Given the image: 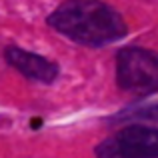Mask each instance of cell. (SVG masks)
Returning a JSON list of instances; mask_svg holds the SVG:
<instances>
[{
    "label": "cell",
    "mask_w": 158,
    "mask_h": 158,
    "mask_svg": "<svg viewBox=\"0 0 158 158\" xmlns=\"http://www.w3.org/2000/svg\"><path fill=\"white\" fill-rule=\"evenodd\" d=\"M96 158H158V128H124L98 144Z\"/></svg>",
    "instance_id": "3957f363"
},
{
    "label": "cell",
    "mask_w": 158,
    "mask_h": 158,
    "mask_svg": "<svg viewBox=\"0 0 158 158\" xmlns=\"http://www.w3.org/2000/svg\"><path fill=\"white\" fill-rule=\"evenodd\" d=\"M54 30L86 46H102L126 34L116 10L100 0H66L48 16Z\"/></svg>",
    "instance_id": "6da1fadb"
},
{
    "label": "cell",
    "mask_w": 158,
    "mask_h": 158,
    "mask_svg": "<svg viewBox=\"0 0 158 158\" xmlns=\"http://www.w3.org/2000/svg\"><path fill=\"white\" fill-rule=\"evenodd\" d=\"M6 60L18 70L20 74H24L30 80H38V82H52L58 76V68L56 64L46 58L38 56V54L26 52L22 48L10 46L6 50Z\"/></svg>",
    "instance_id": "277c9868"
},
{
    "label": "cell",
    "mask_w": 158,
    "mask_h": 158,
    "mask_svg": "<svg viewBox=\"0 0 158 158\" xmlns=\"http://www.w3.org/2000/svg\"><path fill=\"white\" fill-rule=\"evenodd\" d=\"M120 88L134 94L158 92V54L144 48H124L116 58Z\"/></svg>",
    "instance_id": "7a4b0ae2"
}]
</instances>
